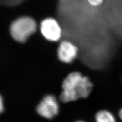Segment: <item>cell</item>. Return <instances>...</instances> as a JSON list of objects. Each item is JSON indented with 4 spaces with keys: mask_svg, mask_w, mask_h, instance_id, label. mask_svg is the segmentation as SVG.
<instances>
[{
    "mask_svg": "<svg viewBox=\"0 0 122 122\" xmlns=\"http://www.w3.org/2000/svg\"><path fill=\"white\" fill-rule=\"evenodd\" d=\"M62 88L60 100L67 102L88 96L92 90L93 85L88 78L81 73L73 72L64 79Z\"/></svg>",
    "mask_w": 122,
    "mask_h": 122,
    "instance_id": "cell-1",
    "label": "cell"
},
{
    "mask_svg": "<svg viewBox=\"0 0 122 122\" xmlns=\"http://www.w3.org/2000/svg\"><path fill=\"white\" fill-rule=\"evenodd\" d=\"M37 27V23L35 19L30 16H23L12 23L10 32L15 41L24 43L36 32Z\"/></svg>",
    "mask_w": 122,
    "mask_h": 122,
    "instance_id": "cell-2",
    "label": "cell"
},
{
    "mask_svg": "<svg viewBox=\"0 0 122 122\" xmlns=\"http://www.w3.org/2000/svg\"><path fill=\"white\" fill-rule=\"evenodd\" d=\"M39 29L42 35L49 41L57 42L62 37V25L54 17H49L43 19L40 21Z\"/></svg>",
    "mask_w": 122,
    "mask_h": 122,
    "instance_id": "cell-3",
    "label": "cell"
},
{
    "mask_svg": "<svg viewBox=\"0 0 122 122\" xmlns=\"http://www.w3.org/2000/svg\"><path fill=\"white\" fill-rule=\"evenodd\" d=\"M38 114L46 119H51L55 117L59 112V104L56 98L52 95L45 96L38 105Z\"/></svg>",
    "mask_w": 122,
    "mask_h": 122,
    "instance_id": "cell-4",
    "label": "cell"
},
{
    "mask_svg": "<svg viewBox=\"0 0 122 122\" xmlns=\"http://www.w3.org/2000/svg\"><path fill=\"white\" fill-rule=\"evenodd\" d=\"M78 53V48L71 41L63 40L61 42L58 49V55L61 62L70 63L75 58Z\"/></svg>",
    "mask_w": 122,
    "mask_h": 122,
    "instance_id": "cell-5",
    "label": "cell"
},
{
    "mask_svg": "<svg viewBox=\"0 0 122 122\" xmlns=\"http://www.w3.org/2000/svg\"><path fill=\"white\" fill-rule=\"evenodd\" d=\"M96 122H116L112 114L107 110H101L96 116Z\"/></svg>",
    "mask_w": 122,
    "mask_h": 122,
    "instance_id": "cell-6",
    "label": "cell"
},
{
    "mask_svg": "<svg viewBox=\"0 0 122 122\" xmlns=\"http://www.w3.org/2000/svg\"><path fill=\"white\" fill-rule=\"evenodd\" d=\"M23 0H0V3L8 6H13L18 4Z\"/></svg>",
    "mask_w": 122,
    "mask_h": 122,
    "instance_id": "cell-7",
    "label": "cell"
},
{
    "mask_svg": "<svg viewBox=\"0 0 122 122\" xmlns=\"http://www.w3.org/2000/svg\"><path fill=\"white\" fill-rule=\"evenodd\" d=\"M105 0H86L89 4L94 7H98L104 3Z\"/></svg>",
    "mask_w": 122,
    "mask_h": 122,
    "instance_id": "cell-8",
    "label": "cell"
},
{
    "mask_svg": "<svg viewBox=\"0 0 122 122\" xmlns=\"http://www.w3.org/2000/svg\"><path fill=\"white\" fill-rule=\"evenodd\" d=\"M4 110V105H3V101L2 97L0 95V113H1Z\"/></svg>",
    "mask_w": 122,
    "mask_h": 122,
    "instance_id": "cell-9",
    "label": "cell"
},
{
    "mask_svg": "<svg viewBox=\"0 0 122 122\" xmlns=\"http://www.w3.org/2000/svg\"><path fill=\"white\" fill-rule=\"evenodd\" d=\"M119 116L120 119L122 120V109H121L119 112Z\"/></svg>",
    "mask_w": 122,
    "mask_h": 122,
    "instance_id": "cell-10",
    "label": "cell"
},
{
    "mask_svg": "<svg viewBox=\"0 0 122 122\" xmlns=\"http://www.w3.org/2000/svg\"><path fill=\"white\" fill-rule=\"evenodd\" d=\"M82 122V121H78V122Z\"/></svg>",
    "mask_w": 122,
    "mask_h": 122,
    "instance_id": "cell-11",
    "label": "cell"
}]
</instances>
